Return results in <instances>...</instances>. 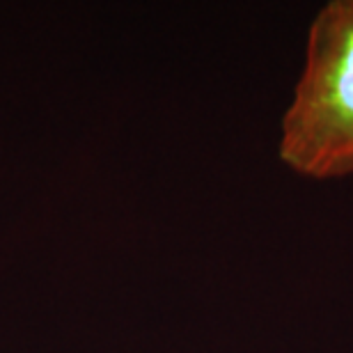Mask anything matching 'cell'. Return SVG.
<instances>
[{
  "instance_id": "obj_1",
  "label": "cell",
  "mask_w": 353,
  "mask_h": 353,
  "mask_svg": "<svg viewBox=\"0 0 353 353\" xmlns=\"http://www.w3.org/2000/svg\"><path fill=\"white\" fill-rule=\"evenodd\" d=\"M278 159L316 181L353 174V0H330L310 23Z\"/></svg>"
}]
</instances>
